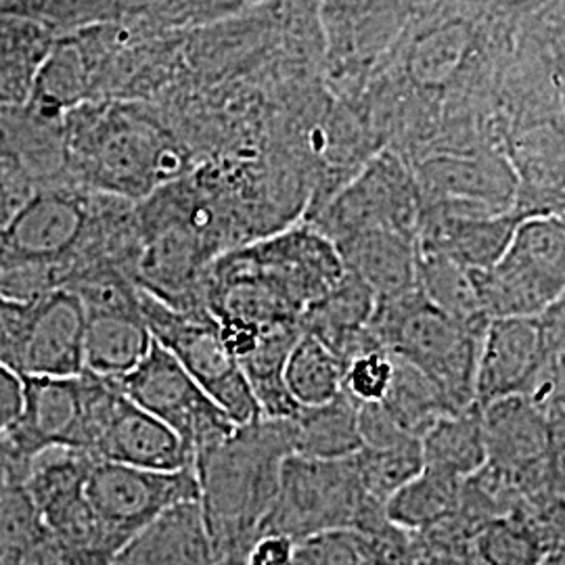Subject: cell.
<instances>
[{
	"label": "cell",
	"mask_w": 565,
	"mask_h": 565,
	"mask_svg": "<svg viewBox=\"0 0 565 565\" xmlns=\"http://www.w3.org/2000/svg\"><path fill=\"white\" fill-rule=\"evenodd\" d=\"M534 0H424L354 97L404 162L501 149L492 111Z\"/></svg>",
	"instance_id": "obj_1"
},
{
	"label": "cell",
	"mask_w": 565,
	"mask_h": 565,
	"mask_svg": "<svg viewBox=\"0 0 565 565\" xmlns=\"http://www.w3.org/2000/svg\"><path fill=\"white\" fill-rule=\"evenodd\" d=\"M61 130L70 181L126 202L147 200L198 166L168 116L149 102L82 103L63 116Z\"/></svg>",
	"instance_id": "obj_2"
},
{
	"label": "cell",
	"mask_w": 565,
	"mask_h": 565,
	"mask_svg": "<svg viewBox=\"0 0 565 565\" xmlns=\"http://www.w3.org/2000/svg\"><path fill=\"white\" fill-rule=\"evenodd\" d=\"M492 124L515 174L513 212L565 216V109L553 51L527 25L499 84Z\"/></svg>",
	"instance_id": "obj_3"
},
{
	"label": "cell",
	"mask_w": 565,
	"mask_h": 565,
	"mask_svg": "<svg viewBox=\"0 0 565 565\" xmlns=\"http://www.w3.org/2000/svg\"><path fill=\"white\" fill-rule=\"evenodd\" d=\"M291 455L289 419H256L195 461L200 505L216 564H243L277 501L282 461Z\"/></svg>",
	"instance_id": "obj_4"
},
{
	"label": "cell",
	"mask_w": 565,
	"mask_h": 565,
	"mask_svg": "<svg viewBox=\"0 0 565 565\" xmlns=\"http://www.w3.org/2000/svg\"><path fill=\"white\" fill-rule=\"evenodd\" d=\"M488 324V323H486ZM486 324H469L425 300L415 287L380 300L371 333L380 348L419 369L455 413L476 406V375Z\"/></svg>",
	"instance_id": "obj_5"
},
{
	"label": "cell",
	"mask_w": 565,
	"mask_h": 565,
	"mask_svg": "<svg viewBox=\"0 0 565 565\" xmlns=\"http://www.w3.org/2000/svg\"><path fill=\"white\" fill-rule=\"evenodd\" d=\"M384 511L364 492L354 455L345 459L289 455L263 534H282L300 543L324 532H354Z\"/></svg>",
	"instance_id": "obj_6"
},
{
	"label": "cell",
	"mask_w": 565,
	"mask_h": 565,
	"mask_svg": "<svg viewBox=\"0 0 565 565\" xmlns=\"http://www.w3.org/2000/svg\"><path fill=\"white\" fill-rule=\"evenodd\" d=\"M486 319H536L565 298V216L515 226L501 260L473 273Z\"/></svg>",
	"instance_id": "obj_7"
},
{
	"label": "cell",
	"mask_w": 565,
	"mask_h": 565,
	"mask_svg": "<svg viewBox=\"0 0 565 565\" xmlns=\"http://www.w3.org/2000/svg\"><path fill=\"white\" fill-rule=\"evenodd\" d=\"M216 263L258 282L300 321L303 312L323 300L345 275L338 247L306 221L228 249Z\"/></svg>",
	"instance_id": "obj_8"
},
{
	"label": "cell",
	"mask_w": 565,
	"mask_h": 565,
	"mask_svg": "<svg viewBox=\"0 0 565 565\" xmlns=\"http://www.w3.org/2000/svg\"><path fill=\"white\" fill-rule=\"evenodd\" d=\"M141 317L153 342L163 345L223 408L235 425L263 419L239 363L224 348L216 319L207 310H174L139 289Z\"/></svg>",
	"instance_id": "obj_9"
},
{
	"label": "cell",
	"mask_w": 565,
	"mask_h": 565,
	"mask_svg": "<svg viewBox=\"0 0 565 565\" xmlns=\"http://www.w3.org/2000/svg\"><path fill=\"white\" fill-rule=\"evenodd\" d=\"M121 394L168 425L189 450L193 467L235 431L237 425L214 403L174 354L153 342L135 371L111 380Z\"/></svg>",
	"instance_id": "obj_10"
},
{
	"label": "cell",
	"mask_w": 565,
	"mask_h": 565,
	"mask_svg": "<svg viewBox=\"0 0 565 565\" xmlns=\"http://www.w3.org/2000/svg\"><path fill=\"white\" fill-rule=\"evenodd\" d=\"M306 223L338 243L366 231H396L417 237L419 189L411 166L384 149L321 205Z\"/></svg>",
	"instance_id": "obj_11"
},
{
	"label": "cell",
	"mask_w": 565,
	"mask_h": 565,
	"mask_svg": "<svg viewBox=\"0 0 565 565\" xmlns=\"http://www.w3.org/2000/svg\"><path fill=\"white\" fill-rule=\"evenodd\" d=\"M424 0H317L324 36V78L356 97Z\"/></svg>",
	"instance_id": "obj_12"
},
{
	"label": "cell",
	"mask_w": 565,
	"mask_h": 565,
	"mask_svg": "<svg viewBox=\"0 0 565 565\" xmlns=\"http://www.w3.org/2000/svg\"><path fill=\"white\" fill-rule=\"evenodd\" d=\"M419 210L499 216L513 212L515 174L501 149H457L408 163Z\"/></svg>",
	"instance_id": "obj_13"
},
{
	"label": "cell",
	"mask_w": 565,
	"mask_h": 565,
	"mask_svg": "<svg viewBox=\"0 0 565 565\" xmlns=\"http://www.w3.org/2000/svg\"><path fill=\"white\" fill-rule=\"evenodd\" d=\"M84 492L105 532L116 548H120L142 525L153 522L170 507L200 501V482L191 467L181 471H151L95 461Z\"/></svg>",
	"instance_id": "obj_14"
},
{
	"label": "cell",
	"mask_w": 565,
	"mask_h": 565,
	"mask_svg": "<svg viewBox=\"0 0 565 565\" xmlns=\"http://www.w3.org/2000/svg\"><path fill=\"white\" fill-rule=\"evenodd\" d=\"M486 465L505 473L527 507L548 499L546 445L548 411L530 394H515L480 406ZM525 507V509H527Z\"/></svg>",
	"instance_id": "obj_15"
},
{
	"label": "cell",
	"mask_w": 565,
	"mask_h": 565,
	"mask_svg": "<svg viewBox=\"0 0 565 565\" xmlns=\"http://www.w3.org/2000/svg\"><path fill=\"white\" fill-rule=\"evenodd\" d=\"M546 364L541 319H492L480 343L476 404L532 394Z\"/></svg>",
	"instance_id": "obj_16"
},
{
	"label": "cell",
	"mask_w": 565,
	"mask_h": 565,
	"mask_svg": "<svg viewBox=\"0 0 565 565\" xmlns=\"http://www.w3.org/2000/svg\"><path fill=\"white\" fill-rule=\"evenodd\" d=\"M4 436L28 463L51 448H74L84 452L81 375L23 377L20 419Z\"/></svg>",
	"instance_id": "obj_17"
},
{
	"label": "cell",
	"mask_w": 565,
	"mask_h": 565,
	"mask_svg": "<svg viewBox=\"0 0 565 565\" xmlns=\"http://www.w3.org/2000/svg\"><path fill=\"white\" fill-rule=\"evenodd\" d=\"M86 310L81 300L60 289L34 303L21 352L23 377H78L84 373Z\"/></svg>",
	"instance_id": "obj_18"
},
{
	"label": "cell",
	"mask_w": 565,
	"mask_h": 565,
	"mask_svg": "<svg viewBox=\"0 0 565 565\" xmlns=\"http://www.w3.org/2000/svg\"><path fill=\"white\" fill-rule=\"evenodd\" d=\"M515 212L499 216L419 210L417 249L440 254L467 270H488L501 260L520 224Z\"/></svg>",
	"instance_id": "obj_19"
},
{
	"label": "cell",
	"mask_w": 565,
	"mask_h": 565,
	"mask_svg": "<svg viewBox=\"0 0 565 565\" xmlns=\"http://www.w3.org/2000/svg\"><path fill=\"white\" fill-rule=\"evenodd\" d=\"M93 457L97 461L151 471L193 469V459L181 438L124 394L93 448Z\"/></svg>",
	"instance_id": "obj_20"
},
{
	"label": "cell",
	"mask_w": 565,
	"mask_h": 565,
	"mask_svg": "<svg viewBox=\"0 0 565 565\" xmlns=\"http://www.w3.org/2000/svg\"><path fill=\"white\" fill-rule=\"evenodd\" d=\"M109 565H216L200 501L170 507L132 534Z\"/></svg>",
	"instance_id": "obj_21"
},
{
	"label": "cell",
	"mask_w": 565,
	"mask_h": 565,
	"mask_svg": "<svg viewBox=\"0 0 565 565\" xmlns=\"http://www.w3.org/2000/svg\"><path fill=\"white\" fill-rule=\"evenodd\" d=\"M375 306L377 296L345 270L342 281L303 312L300 324L303 333L321 340L345 366L356 354L380 348L371 333Z\"/></svg>",
	"instance_id": "obj_22"
},
{
	"label": "cell",
	"mask_w": 565,
	"mask_h": 565,
	"mask_svg": "<svg viewBox=\"0 0 565 565\" xmlns=\"http://www.w3.org/2000/svg\"><path fill=\"white\" fill-rule=\"evenodd\" d=\"M348 273L356 275L380 300L417 287V237L396 231H366L333 243Z\"/></svg>",
	"instance_id": "obj_23"
},
{
	"label": "cell",
	"mask_w": 565,
	"mask_h": 565,
	"mask_svg": "<svg viewBox=\"0 0 565 565\" xmlns=\"http://www.w3.org/2000/svg\"><path fill=\"white\" fill-rule=\"evenodd\" d=\"M291 455L308 459H345L363 448L359 403L345 392L329 403L300 408L291 419Z\"/></svg>",
	"instance_id": "obj_24"
},
{
	"label": "cell",
	"mask_w": 565,
	"mask_h": 565,
	"mask_svg": "<svg viewBox=\"0 0 565 565\" xmlns=\"http://www.w3.org/2000/svg\"><path fill=\"white\" fill-rule=\"evenodd\" d=\"M153 338L142 317L86 315L84 373L120 380L145 361Z\"/></svg>",
	"instance_id": "obj_25"
},
{
	"label": "cell",
	"mask_w": 565,
	"mask_h": 565,
	"mask_svg": "<svg viewBox=\"0 0 565 565\" xmlns=\"http://www.w3.org/2000/svg\"><path fill=\"white\" fill-rule=\"evenodd\" d=\"M424 467L467 480L486 465L484 431L480 406L448 413L422 438Z\"/></svg>",
	"instance_id": "obj_26"
},
{
	"label": "cell",
	"mask_w": 565,
	"mask_h": 565,
	"mask_svg": "<svg viewBox=\"0 0 565 565\" xmlns=\"http://www.w3.org/2000/svg\"><path fill=\"white\" fill-rule=\"evenodd\" d=\"M463 480L424 467L387 503V520L411 534H422L452 520L461 509Z\"/></svg>",
	"instance_id": "obj_27"
},
{
	"label": "cell",
	"mask_w": 565,
	"mask_h": 565,
	"mask_svg": "<svg viewBox=\"0 0 565 565\" xmlns=\"http://www.w3.org/2000/svg\"><path fill=\"white\" fill-rule=\"evenodd\" d=\"M55 36L34 21L0 13V105L28 102Z\"/></svg>",
	"instance_id": "obj_28"
},
{
	"label": "cell",
	"mask_w": 565,
	"mask_h": 565,
	"mask_svg": "<svg viewBox=\"0 0 565 565\" xmlns=\"http://www.w3.org/2000/svg\"><path fill=\"white\" fill-rule=\"evenodd\" d=\"M342 361L310 333L294 343L285 363V385L300 408L329 403L343 392Z\"/></svg>",
	"instance_id": "obj_29"
},
{
	"label": "cell",
	"mask_w": 565,
	"mask_h": 565,
	"mask_svg": "<svg viewBox=\"0 0 565 565\" xmlns=\"http://www.w3.org/2000/svg\"><path fill=\"white\" fill-rule=\"evenodd\" d=\"M417 289L425 300L446 315L469 324H486L473 270L452 263L440 254L417 249Z\"/></svg>",
	"instance_id": "obj_30"
},
{
	"label": "cell",
	"mask_w": 565,
	"mask_h": 565,
	"mask_svg": "<svg viewBox=\"0 0 565 565\" xmlns=\"http://www.w3.org/2000/svg\"><path fill=\"white\" fill-rule=\"evenodd\" d=\"M392 359L394 380L384 403L380 404L408 436L422 440L431 425L455 411L446 403L443 392L419 369L396 356Z\"/></svg>",
	"instance_id": "obj_31"
},
{
	"label": "cell",
	"mask_w": 565,
	"mask_h": 565,
	"mask_svg": "<svg viewBox=\"0 0 565 565\" xmlns=\"http://www.w3.org/2000/svg\"><path fill=\"white\" fill-rule=\"evenodd\" d=\"M471 545L482 565H541L548 555L545 539L527 509L482 525Z\"/></svg>",
	"instance_id": "obj_32"
},
{
	"label": "cell",
	"mask_w": 565,
	"mask_h": 565,
	"mask_svg": "<svg viewBox=\"0 0 565 565\" xmlns=\"http://www.w3.org/2000/svg\"><path fill=\"white\" fill-rule=\"evenodd\" d=\"M356 467L369 499L384 505L424 469L422 440L390 446V448H361Z\"/></svg>",
	"instance_id": "obj_33"
},
{
	"label": "cell",
	"mask_w": 565,
	"mask_h": 565,
	"mask_svg": "<svg viewBox=\"0 0 565 565\" xmlns=\"http://www.w3.org/2000/svg\"><path fill=\"white\" fill-rule=\"evenodd\" d=\"M394 380V359L382 348L350 359L343 369V392L359 404L384 403Z\"/></svg>",
	"instance_id": "obj_34"
},
{
	"label": "cell",
	"mask_w": 565,
	"mask_h": 565,
	"mask_svg": "<svg viewBox=\"0 0 565 565\" xmlns=\"http://www.w3.org/2000/svg\"><path fill=\"white\" fill-rule=\"evenodd\" d=\"M294 565H364L363 548L352 530L324 532L296 545Z\"/></svg>",
	"instance_id": "obj_35"
},
{
	"label": "cell",
	"mask_w": 565,
	"mask_h": 565,
	"mask_svg": "<svg viewBox=\"0 0 565 565\" xmlns=\"http://www.w3.org/2000/svg\"><path fill=\"white\" fill-rule=\"evenodd\" d=\"M34 303L15 302L0 296V364L18 373Z\"/></svg>",
	"instance_id": "obj_36"
},
{
	"label": "cell",
	"mask_w": 565,
	"mask_h": 565,
	"mask_svg": "<svg viewBox=\"0 0 565 565\" xmlns=\"http://www.w3.org/2000/svg\"><path fill=\"white\" fill-rule=\"evenodd\" d=\"M527 25L553 55L565 57V0H536L527 13Z\"/></svg>",
	"instance_id": "obj_37"
},
{
	"label": "cell",
	"mask_w": 565,
	"mask_h": 565,
	"mask_svg": "<svg viewBox=\"0 0 565 565\" xmlns=\"http://www.w3.org/2000/svg\"><path fill=\"white\" fill-rule=\"evenodd\" d=\"M32 193L34 186L23 166L7 156H0V235L13 218V214L20 210L21 203Z\"/></svg>",
	"instance_id": "obj_38"
},
{
	"label": "cell",
	"mask_w": 565,
	"mask_h": 565,
	"mask_svg": "<svg viewBox=\"0 0 565 565\" xmlns=\"http://www.w3.org/2000/svg\"><path fill=\"white\" fill-rule=\"evenodd\" d=\"M545 471L548 497L565 499L564 413H548V445H546Z\"/></svg>",
	"instance_id": "obj_39"
},
{
	"label": "cell",
	"mask_w": 565,
	"mask_h": 565,
	"mask_svg": "<svg viewBox=\"0 0 565 565\" xmlns=\"http://www.w3.org/2000/svg\"><path fill=\"white\" fill-rule=\"evenodd\" d=\"M530 396L543 403L548 413L565 415V350L546 361L545 371Z\"/></svg>",
	"instance_id": "obj_40"
},
{
	"label": "cell",
	"mask_w": 565,
	"mask_h": 565,
	"mask_svg": "<svg viewBox=\"0 0 565 565\" xmlns=\"http://www.w3.org/2000/svg\"><path fill=\"white\" fill-rule=\"evenodd\" d=\"M296 545L282 534H260L247 548L243 565H294Z\"/></svg>",
	"instance_id": "obj_41"
},
{
	"label": "cell",
	"mask_w": 565,
	"mask_h": 565,
	"mask_svg": "<svg viewBox=\"0 0 565 565\" xmlns=\"http://www.w3.org/2000/svg\"><path fill=\"white\" fill-rule=\"evenodd\" d=\"M23 408V377L18 371L0 364V436L20 419Z\"/></svg>",
	"instance_id": "obj_42"
},
{
	"label": "cell",
	"mask_w": 565,
	"mask_h": 565,
	"mask_svg": "<svg viewBox=\"0 0 565 565\" xmlns=\"http://www.w3.org/2000/svg\"><path fill=\"white\" fill-rule=\"evenodd\" d=\"M0 565H70V562L57 543L46 534L39 543L23 551L0 555Z\"/></svg>",
	"instance_id": "obj_43"
},
{
	"label": "cell",
	"mask_w": 565,
	"mask_h": 565,
	"mask_svg": "<svg viewBox=\"0 0 565 565\" xmlns=\"http://www.w3.org/2000/svg\"><path fill=\"white\" fill-rule=\"evenodd\" d=\"M555 70H557V82H559V90H562L565 109V57H557L555 55Z\"/></svg>",
	"instance_id": "obj_44"
},
{
	"label": "cell",
	"mask_w": 565,
	"mask_h": 565,
	"mask_svg": "<svg viewBox=\"0 0 565 565\" xmlns=\"http://www.w3.org/2000/svg\"><path fill=\"white\" fill-rule=\"evenodd\" d=\"M541 565H565V551L548 553L545 557V562Z\"/></svg>",
	"instance_id": "obj_45"
},
{
	"label": "cell",
	"mask_w": 565,
	"mask_h": 565,
	"mask_svg": "<svg viewBox=\"0 0 565 565\" xmlns=\"http://www.w3.org/2000/svg\"><path fill=\"white\" fill-rule=\"evenodd\" d=\"M216 565H243V564H216Z\"/></svg>",
	"instance_id": "obj_46"
}]
</instances>
